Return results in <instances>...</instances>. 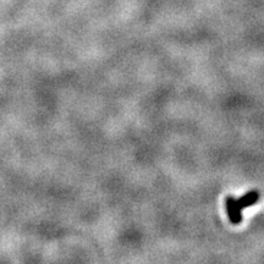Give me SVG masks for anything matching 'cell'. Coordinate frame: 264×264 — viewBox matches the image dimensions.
<instances>
[{
  "instance_id": "1",
  "label": "cell",
  "mask_w": 264,
  "mask_h": 264,
  "mask_svg": "<svg viewBox=\"0 0 264 264\" xmlns=\"http://www.w3.org/2000/svg\"><path fill=\"white\" fill-rule=\"evenodd\" d=\"M225 208H227L228 218L233 225H239L242 221V209L240 208L237 200L234 196H227L225 198Z\"/></svg>"
},
{
  "instance_id": "2",
  "label": "cell",
  "mask_w": 264,
  "mask_h": 264,
  "mask_svg": "<svg viewBox=\"0 0 264 264\" xmlns=\"http://www.w3.org/2000/svg\"><path fill=\"white\" fill-rule=\"evenodd\" d=\"M259 197H260L259 191H257V190H252V191L247 192L246 195L241 196V197L237 200V203H239L240 208L241 209L250 208V207L254 206V204L259 201Z\"/></svg>"
}]
</instances>
